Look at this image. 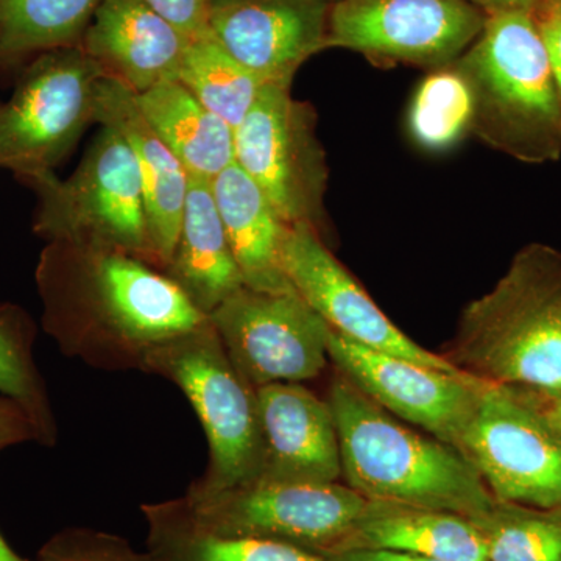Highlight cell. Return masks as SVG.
<instances>
[{
    "mask_svg": "<svg viewBox=\"0 0 561 561\" xmlns=\"http://www.w3.org/2000/svg\"><path fill=\"white\" fill-rule=\"evenodd\" d=\"M256 397L262 440L256 481L339 482L341 440L330 402L302 383H271Z\"/></svg>",
    "mask_w": 561,
    "mask_h": 561,
    "instance_id": "16",
    "label": "cell"
},
{
    "mask_svg": "<svg viewBox=\"0 0 561 561\" xmlns=\"http://www.w3.org/2000/svg\"><path fill=\"white\" fill-rule=\"evenodd\" d=\"M102 0H0V57L80 46Z\"/></svg>",
    "mask_w": 561,
    "mask_h": 561,
    "instance_id": "25",
    "label": "cell"
},
{
    "mask_svg": "<svg viewBox=\"0 0 561 561\" xmlns=\"http://www.w3.org/2000/svg\"><path fill=\"white\" fill-rule=\"evenodd\" d=\"M210 187L245 287L272 294L294 290L283 265L287 225L256 183L234 162Z\"/></svg>",
    "mask_w": 561,
    "mask_h": 561,
    "instance_id": "20",
    "label": "cell"
},
{
    "mask_svg": "<svg viewBox=\"0 0 561 561\" xmlns=\"http://www.w3.org/2000/svg\"><path fill=\"white\" fill-rule=\"evenodd\" d=\"M471 522L481 531L486 561H561V511L494 501Z\"/></svg>",
    "mask_w": 561,
    "mask_h": 561,
    "instance_id": "28",
    "label": "cell"
},
{
    "mask_svg": "<svg viewBox=\"0 0 561 561\" xmlns=\"http://www.w3.org/2000/svg\"><path fill=\"white\" fill-rule=\"evenodd\" d=\"M330 561H445L431 557L413 556V553L393 551H373V549H356L327 556Z\"/></svg>",
    "mask_w": 561,
    "mask_h": 561,
    "instance_id": "33",
    "label": "cell"
},
{
    "mask_svg": "<svg viewBox=\"0 0 561 561\" xmlns=\"http://www.w3.org/2000/svg\"><path fill=\"white\" fill-rule=\"evenodd\" d=\"M36 328L27 312L13 305L0 306V394L27 412L39 445L51 448L58 427L46 382L35 360Z\"/></svg>",
    "mask_w": 561,
    "mask_h": 561,
    "instance_id": "26",
    "label": "cell"
},
{
    "mask_svg": "<svg viewBox=\"0 0 561 561\" xmlns=\"http://www.w3.org/2000/svg\"><path fill=\"white\" fill-rule=\"evenodd\" d=\"M283 265L294 290L343 337L438 370L460 371L445 356L423 348L402 332L324 245L323 234L311 225L287 227Z\"/></svg>",
    "mask_w": 561,
    "mask_h": 561,
    "instance_id": "14",
    "label": "cell"
},
{
    "mask_svg": "<svg viewBox=\"0 0 561 561\" xmlns=\"http://www.w3.org/2000/svg\"><path fill=\"white\" fill-rule=\"evenodd\" d=\"M356 549L445 561H486L481 531L467 516L394 502L368 501L339 552Z\"/></svg>",
    "mask_w": 561,
    "mask_h": 561,
    "instance_id": "21",
    "label": "cell"
},
{
    "mask_svg": "<svg viewBox=\"0 0 561 561\" xmlns=\"http://www.w3.org/2000/svg\"><path fill=\"white\" fill-rule=\"evenodd\" d=\"M534 18L540 28L546 50H548L553 84H556L561 110V14L551 7L541 5L535 11Z\"/></svg>",
    "mask_w": 561,
    "mask_h": 561,
    "instance_id": "32",
    "label": "cell"
},
{
    "mask_svg": "<svg viewBox=\"0 0 561 561\" xmlns=\"http://www.w3.org/2000/svg\"><path fill=\"white\" fill-rule=\"evenodd\" d=\"M328 353L341 375L376 404L454 448L485 386L463 371L438 370L367 348L331 328Z\"/></svg>",
    "mask_w": 561,
    "mask_h": 561,
    "instance_id": "13",
    "label": "cell"
},
{
    "mask_svg": "<svg viewBox=\"0 0 561 561\" xmlns=\"http://www.w3.org/2000/svg\"><path fill=\"white\" fill-rule=\"evenodd\" d=\"M27 442L38 443L31 416L16 401L0 394V453Z\"/></svg>",
    "mask_w": 561,
    "mask_h": 561,
    "instance_id": "31",
    "label": "cell"
},
{
    "mask_svg": "<svg viewBox=\"0 0 561 561\" xmlns=\"http://www.w3.org/2000/svg\"><path fill=\"white\" fill-rule=\"evenodd\" d=\"M140 512L147 551L158 561H330L284 542L214 534L195 522L184 497L144 504Z\"/></svg>",
    "mask_w": 561,
    "mask_h": 561,
    "instance_id": "23",
    "label": "cell"
},
{
    "mask_svg": "<svg viewBox=\"0 0 561 561\" xmlns=\"http://www.w3.org/2000/svg\"><path fill=\"white\" fill-rule=\"evenodd\" d=\"M472 116L470 84L453 62L430 70L421 80L409 108L408 127L421 149L445 151L471 135Z\"/></svg>",
    "mask_w": 561,
    "mask_h": 561,
    "instance_id": "27",
    "label": "cell"
},
{
    "mask_svg": "<svg viewBox=\"0 0 561 561\" xmlns=\"http://www.w3.org/2000/svg\"><path fill=\"white\" fill-rule=\"evenodd\" d=\"M485 16L502 13H529L540 9L545 0H470Z\"/></svg>",
    "mask_w": 561,
    "mask_h": 561,
    "instance_id": "34",
    "label": "cell"
},
{
    "mask_svg": "<svg viewBox=\"0 0 561 561\" xmlns=\"http://www.w3.org/2000/svg\"><path fill=\"white\" fill-rule=\"evenodd\" d=\"M195 522L224 537L260 538L332 556L367 507L346 483L256 481L184 494Z\"/></svg>",
    "mask_w": 561,
    "mask_h": 561,
    "instance_id": "10",
    "label": "cell"
},
{
    "mask_svg": "<svg viewBox=\"0 0 561 561\" xmlns=\"http://www.w3.org/2000/svg\"><path fill=\"white\" fill-rule=\"evenodd\" d=\"M541 5L551 7V9L559 11V13L561 14V0H545V2L541 3Z\"/></svg>",
    "mask_w": 561,
    "mask_h": 561,
    "instance_id": "37",
    "label": "cell"
},
{
    "mask_svg": "<svg viewBox=\"0 0 561 561\" xmlns=\"http://www.w3.org/2000/svg\"><path fill=\"white\" fill-rule=\"evenodd\" d=\"M103 77L80 46L43 51L0 103V168L28 183L54 172L94 124Z\"/></svg>",
    "mask_w": 561,
    "mask_h": 561,
    "instance_id": "7",
    "label": "cell"
},
{
    "mask_svg": "<svg viewBox=\"0 0 561 561\" xmlns=\"http://www.w3.org/2000/svg\"><path fill=\"white\" fill-rule=\"evenodd\" d=\"M534 394L540 401L541 408L548 413L549 419L561 432V394H540L535 391Z\"/></svg>",
    "mask_w": 561,
    "mask_h": 561,
    "instance_id": "35",
    "label": "cell"
},
{
    "mask_svg": "<svg viewBox=\"0 0 561 561\" xmlns=\"http://www.w3.org/2000/svg\"><path fill=\"white\" fill-rule=\"evenodd\" d=\"M136 102L191 179L213 181L234 164V128L205 108L179 80L136 94Z\"/></svg>",
    "mask_w": 561,
    "mask_h": 561,
    "instance_id": "22",
    "label": "cell"
},
{
    "mask_svg": "<svg viewBox=\"0 0 561 561\" xmlns=\"http://www.w3.org/2000/svg\"><path fill=\"white\" fill-rule=\"evenodd\" d=\"M35 278L44 331L98 370L142 371L151 351L208 320L164 273L119 251L49 242Z\"/></svg>",
    "mask_w": 561,
    "mask_h": 561,
    "instance_id": "1",
    "label": "cell"
},
{
    "mask_svg": "<svg viewBox=\"0 0 561 561\" xmlns=\"http://www.w3.org/2000/svg\"><path fill=\"white\" fill-rule=\"evenodd\" d=\"M328 402L341 440L342 478L368 501L470 519L489 512L496 501L459 449L412 430L345 376L332 381Z\"/></svg>",
    "mask_w": 561,
    "mask_h": 561,
    "instance_id": "3",
    "label": "cell"
},
{
    "mask_svg": "<svg viewBox=\"0 0 561 561\" xmlns=\"http://www.w3.org/2000/svg\"><path fill=\"white\" fill-rule=\"evenodd\" d=\"M234 162L287 227L311 225L323 234L330 173L311 103L294 99L287 84H264L234 128Z\"/></svg>",
    "mask_w": 561,
    "mask_h": 561,
    "instance_id": "9",
    "label": "cell"
},
{
    "mask_svg": "<svg viewBox=\"0 0 561 561\" xmlns=\"http://www.w3.org/2000/svg\"><path fill=\"white\" fill-rule=\"evenodd\" d=\"M216 2V0H206V3Z\"/></svg>",
    "mask_w": 561,
    "mask_h": 561,
    "instance_id": "38",
    "label": "cell"
},
{
    "mask_svg": "<svg viewBox=\"0 0 561 561\" xmlns=\"http://www.w3.org/2000/svg\"><path fill=\"white\" fill-rule=\"evenodd\" d=\"M334 0H216L209 32L264 84L291 87L297 70L327 49Z\"/></svg>",
    "mask_w": 561,
    "mask_h": 561,
    "instance_id": "15",
    "label": "cell"
},
{
    "mask_svg": "<svg viewBox=\"0 0 561 561\" xmlns=\"http://www.w3.org/2000/svg\"><path fill=\"white\" fill-rule=\"evenodd\" d=\"M39 561H158L150 551H136L116 534L91 527H66L44 542Z\"/></svg>",
    "mask_w": 561,
    "mask_h": 561,
    "instance_id": "29",
    "label": "cell"
},
{
    "mask_svg": "<svg viewBox=\"0 0 561 561\" xmlns=\"http://www.w3.org/2000/svg\"><path fill=\"white\" fill-rule=\"evenodd\" d=\"M485 20L470 0H334L327 49L357 51L386 68L438 69L459 60Z\"/></svg>",
    "mask_w": 561,
    "mask_h": 561,
    "instance_id": "11",
    "label": "cell"
},
{
    "mask_svg": "<svg viewBox=\"0 0 561 561\" xmlns=\"http://www.w3.org/2000/svg\"><path fill=\"white\" fill-rule=\"evenodd\" d=\"M456 448L494 500L561 511V432L534 391L485 382Z\"/></svg>",
    "mask_w": 561,
    "mask_h": 561,
    "instance_id": "8",
    "label": "cell"
},
{
    "mask_svg": "<svg viewBox=\"0 0 561 561\" xmlns=\"http://www.w3.org/2000/svg\"><path fill=\"white\" fill-rule=\"evenodd\" d=\"M142 373L175 383L201 420L208 467L192 493H214L254 482L262 440L256 390L234 367L209 319L151 351Z\"/></svg>",
    "mask_w": 561,
    "mask_h": 561,
    "instance_id": "5",
    "label": "cell"
},
{
    "mask_svg": "<svg viewBox=\"0 0 561 561\" xmlns=\"http://www.w3.org/2000/svg\"><path fill=\"white\" fill-rule=\"evenodd\" d=\"M479 381L561 394V251L530 243L461 311L446 354Z\"/></svg>",
    "mask_w": 561,
    "mask_h": 561,
    "instance_id": "2",
    "label": "cell"
},
{
    "mask_svg": "<svg viewBox=\"0 0 561 561\" xmlns=\"http://www.w3.org/2000/svg\"><path fill=\"white\" fill-rule=\"evenodd\" d=\"M94 124L119 133L135 154L151 243L164 272L179 241L190 173L144 117L136 92L121 81L103 77L99 83Z\"/></svg>",
    "mask_w": 561,
    "mask_h": 561,
    "instance_id": "17",
    "label": "cell"
},
{
    "mask_svg": "<svg viewBox=\"0 0 561 561\" xmlns=\"http://www.w3.org/2000/svg\"><path fill=\"white\" fill-rule=\"evenodd\" d=\"M142 2L157 11L186 38H198L210 33L206 0H142Z\"/></svg>",
    "mask_w": 561,
    "mask_h": 561,
    "instance_id": "30",
    "label": "cell"
},
{
    "mask_svg": "<svg viewBox=\"0 0 561 561\" xmlns=\"http://www.w3.org/2000/svg\"><path fill=\"white\" fill-rule=\"evenodd\" d=\"M31 184L39 195L33 230L47 243L119 251L161 271L138 164L119 133L102 127L68 180L51 172Z\"/></svg>",
    "mask_w": 561,
    "mask_h": 561,
    "instance_id": "6",
    "label": "cell"
},
{
    "mask_svg": "<svg viewBox=\"0 0 561 561\" xmlns=\"http://www.w3.org/2000/svg\"><path fill=\"white\" fill-rule=\"evenodd\" d=\"M228 356L254 387L319 378L330 359V327L295 290L242 287L208 317Z\"/></svg>",
    "mask_w": 561,
    "mask_h": 561,
    "instance_id": "12",
    "label": "cell"
},
{
    "mask_svg": "<svg viewBox=\"0 0 561 561\" xmlns=\"http://www.w3.org/2000/svg\"><path fill=\"white\" fill-rule=\"evenodd\" d=\"M179 81L205 108L232 128L245 119L264 88L210 33L187 43Z\"/></svg>",
    "mask_w": 561,
    "mask_h": 561,
    "instance_id": "24",
    "label": "cell"
},
{
    "mask_svg": "<svg viewBox=\"0 0 561 561\" xmlns=\"http://www.w3.org/2000/svg\"><path fill=\"white\" fill-rule=\"evenodd\" d=\"M190 38L142 0H102L80 47L136 94L179 80Z\"/></svg>",
    "mask_w": 561,
    "mask_h": 561,
    "instance_id": "18",
    "label": "cell"
},
{
    "mask_svg": "<svg viewBox=\"0 0 561 561\" xmlns=\"http://www.w3.org/2000/svg\"><path fill=\"white\" fill-rule=\"evenodd\" d=\"M0 561H33L21 557L20 553L13 551V548L7 542L3 535L0 534ZM39 561V560H36Z\"/></svg>",
    "mask_w": 561,
    "mask_h": 561,
    "instance_id": "36",
    "label": "cell"
},
{
    "mask_svg": "<svg viewBox=\"0 0 561 561\" xmlns=\"http://www.w3.org/2000/svg\"><path fill=\"white\" fill-rule=\"evenodd\" d=\"M457 68L474 101L471 135L526 164L561 158V110L534 14L486 16Z\"/></svg>",
    "mask_w": 561,
    "mask_h": 561,
    "instance_id": "4",
    "label": "cell"
},
{
    "mask_svg": "<svg viewBox=\"0 0 561 561\" xmlns=\"http://www.w3.org/2000/svg\"><path fill=\"white\" fill-rule=\"evenodd\" d=\"M162 273L206 317L245 287L210 181L190 176L179 241Z\"/></svg>",
    "mask_w": 561,
    "mask_h": 561,
    "instance_id": "19",
    "label": "cell"
}]
</instances>
